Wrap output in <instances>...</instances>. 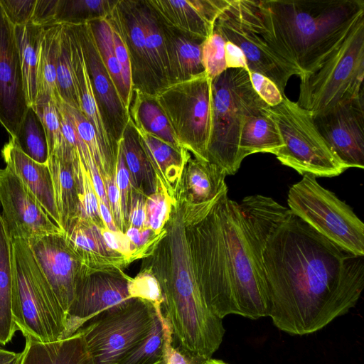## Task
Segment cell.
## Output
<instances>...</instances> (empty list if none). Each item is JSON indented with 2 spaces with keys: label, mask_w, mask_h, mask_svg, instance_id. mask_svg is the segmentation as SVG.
Instances as JSON below:
<instances>
[{
  "label": "cell",
  "mask_w": 364,
  "mask_h": 364,
  "mask_svg": "<svg viewBox=\"0 0 364 364\" xmlns=\"http://www.w3.org/2000/svg\"><path fill=\"white\" fill-rule=\"evenodd\" d=\"M176 197L183 203L196 276L208 307L221 319L269 316L263 252L289 209L259 194L237 203L228 197L227 186L203 203Z\"/></svg>",
  "instance_id": "cell-1"
},
{
  "label": "cell",
  "mask_w": 364,
  "mask_h": 364,
  "mask_svg": "<svg viewBox=\"0 0 364 364\" xmlns=\"http://www.w3.org/2000/svg\"><path fill=\"white\" fill-rule=\"evenodd\" d=\"M363 257L341 248L289 211L263 252L274 325L304 336L348 313L364 288Z\"/></svg>",
  "instance_id": "cell-2"
},
{
  "label": "cell",
  "mask_w": 364,
  "mask_h": 364,
  "mask_svg": "<svg viewBox=\"0 0 364 364\" xmlns=\"http://www.w3.org/2000/svg\"><path fill=\"white\" fill-rule=\"evenodd\" d=\"M162 237L141 268L156 278L164 298L163 316L172 346L199 360L212 358L225 335L223 319L205 304L197 282L181 198H176Z\"/></svg>",
  "instance_id": "cell-3"
},
{
  "label": "cell",
  "mask_w": 364,
  "mask_h": 364,
  "mask_svg": "<svg viewBox=\"0 0 364 364\" xmlns=\"http://www.w3.org/2000/svg\"><path fill=\"white\" fill-rule=\"evenodd\" d=\"M259 2L278 43L301 71L300 77L316 71L364 18L363 0Z\"/></svg>",
  "instance_id": "cell-4"
},
{
  "label": "cell",
  "mask_w": 364,
  "mask_h": 364,
  "mask_svg": "<svg viewBox=\"0 0 364 364\" xmlns=\"http://www.w3.org/2000/svg\"><path fill=\"white\" fill-rule=\"evenodd\" d=\"M12 314L23 336L40 342L63 338L66 314L27 240L10 237Z\"/></svg>",
  "instance_id": "cell-5"
},
{
  "label": "cell",
  "mask_w": 364,
  "mask_h": 364,
  "mask_svg": "<svg viewBox=\"0 0 364 364\" xmlns=\"http://www.w3.org/2000/svg\"><path fill=\"white\" fill-rule=\"evenodd\" d=\"M214 29L243 52L247 70L260 73L273 81L285 95L293 76L301 71L278 43L267 21L259 1L229 0L218 16Z\"/></svg>",
  "instance_id": "cell-6"
},
{
  "label": "cell",
  "mask_w": 364,
  "mask_h": 364,
  "mask_svg": "<svg viewBox=\"0 0 364 364\" xmlns=\"http://www.w3.org/2000/svg\"><path fill=\"white\" fill-rule=\"evenodd\" d=\"M211 89L207 159L223 168L227 176L234 175L242 163L239 142L242 125L250 114L268 105L254 90L246 69H227L212 79Z\"/></svg>",
  "instance_id": "cell-7"
},
{
  "label": "cell",
  "mask_w": 364,
  "mask_h": 364,
  "mask_svg": "<svg viewBox=\"0 0 364 364\" xmlns=\"http://www.w3.org/2000/svg\"><path fill=\"white\" fill-rule=\"evenodd\" d=\"M299 78L296 103L313 116L364 95V18L316 71Z\"/></svg>",
  "instance_id": "cell-8"
},
{
  "label": "cell",
  "mask_w": 364,
  "mask_h": 364,
  "mask_svg": "<svg viewBox=\"0 0 364 364\" xmlns=\"http://www.w3.org/2000/svg\"><path fill=\"white\" fill-rule=\"evenodd\" d=\"M265 110L282 137L284 146L275 155L282 164L315 177H334L346 170L317 130L309 111L286 95Z\"/></svg>",
  "instance_id": "cell-9"
},
{
  "label": "cell",
  "mask_w": 364,
  "mask_h": 364,
  "mask_svg": "<svg viewBox=\"0 0 364 364\" xmlns=\"http://www.w3.org/2000/svg\"><path fill=\"white\" fill-rule=\"evenodd\" d=\"M289 210L328 240L356 256H364V224L351 208L304 175L288 192Z\"/></svg>",
  "instance_id": "cell-10"
},
{
  "label": "cell",
  "mask_w": 364,
  "mask_h": 364,
  "mask_svg": "<svg viewBox=\"0 0 364 364\" xmlns=\"http://www.w3.org/2000/svg\"><path fill=\"white\" fill-rule=\"evenodd\" d=\"M157 307L146 300L131 298L87 322L78 331L95 364H116L142 341L154 325Z\"/></svg>",
  "instance_id": "cell-11"
},
{
  "label": "cell",
  "mask_w": 364,
  "mask_h": 364,
  "mask_svg": "<svg viewBox=\"0 0 364 364\" xmlns=\"http://www.w3.org/2000/svg\"><path fill=\"white\" fill-rule=\"evenodd\" d=\"M211 82L205 72L170 85L156 95L180 146L205 161L210 133Z\"/></svg>",
  "instance_id": "cell-12"
},
{
  "label": "cell",
  "mask_w": 364,
  "mask_h": 364,
  "mask_svg": "<svg viewBox=\"0 0 364 364\" xmlns=\"http://www.w3.org/2000/svg\"><path fill=\"white\" fill-rule=\"evenodd\" d=\"M313 120L346 169L364 168V95L314 115Z\"/></svg>",
  "instance_id": "cell-13"
},
{
  "label": "cell",
  "mask_w": 364,
  "mask_h": 364,
  "mask_svg": "<svg viewBox=\"0 0 364 364\" xmlns=\"http://www.w3.org/2000/svg\"><path fill=\"white\" fill-rule=\"evenodd\" d=\"M0 207L10 237L28 241L49 234L64 233L6 166L0 169Z\"/></svg>",
  "instance_id": "cell-14"
},
{
  "label": "cell",
  "mask_w": 364,
  "mask_h": 364,
  "mask_svg": "<svg viewBox=\"0 0 364 364\" xmlns=\"http://www.w3.org/2000/svg\"><path fill=\"white\" fill-rule=\"evenodd\" d=\"M28 242L58 301L67 314L80 282L90 272L71 249L64 233L32 238Z\"/></svg>",
  "instance_id": "cell-15"
},
{
  "label": "cell",
  "mask_w": 364,
  "mask_h": 364,
  "mask_svg": "<svg viewBox=\"0 0 364 364\" xmlns=\"http://www.w3.org/2000/svg\"><path fill=\"white\" fill-rule=\"evenodd\" d=\"M131 279L123 270L86 274L67 312L63 338L75 333L103 311L131 299L128 290Z\"/></svg>",
  "instance_id": "cell-16"
},
{
  "label": "cell",
  "mask_w": 364,
  "mask_h": 364,
  "mask_svg": "<svg viewBox=\"0 0 364 364\" xmlns=\"http://www.w3.org/2000/svg\"><path fill=\"white\" fill-rule=\"evenodd\" d=\"M28 109L14 26L0 5V124L14 139Z\"/></svg>",
  "instance_id": "cell-17"
},
{
  "label": "cell",
  "mask_w": 364,
  "mask_h": 364,
  "mask_svg": "<svg viewBox=\"0 0 364 364\" xmlns=\"http://www.w3.org/2000/svg\"><path fill=\"white\" fill-rule=\"evenodd\" d=\"M70 26L82 47L105 129L112 140L119 144L129 122L128 111L102 60L89 23Z\"/></svg>",
  "instance_id": "cell-18"
},
{
  "label": "cell",
  "mask_w": 364,
  "mask_h": 364,
  "mask_svg": "<svg viewBox=\"0 0 364 364\" xmlns=\"http://www.w3.org/2000/svg\"><path fill=\"white\" fill-rule=\"evenodd\" d=\"M107 18L119 33L127 49L131 65L132 89L156 95L160 89L150 62L141 0H117Z\"/></svg>",
  "instance_id": "cell-19"
},
{
  "label": "cell",
  "mask_w": 364,
  "mask_h": 364,
  "mask_svg": "<svg viewBox=\"0 0 364 364\" xmlns=\"http://www.w3.org/2000/svg\"><path fill=\"white\" fill-rule=\"evenodd\" d=\"M166 26L205 41L229 0H148Z\"/></svg>",
  "instance_id": "cell-20"
},
{
  "label": "cell",
  "mask_w": 364,
  "mask_h": 364,
  "mask_svg": "<svg viewBox=\"0 0 364 364\" xmlns=\"http://www.w3.org/2000/svg\"><path fill=\"white\" fill-rule=\"evenodd\" d=\"M64 25L70 38L73 75L80 111L95 128L109 171L115 175L119 144L109 137L102 120L80 43L71 26Z\"/></svg>",
  "instance_id": "cell-21"
},
{
  "label": "cell",
  "mask_w": 364,
  "mask_h": 364,
  "mask_svg": "<svg viewBox=\"0 0 364 364\" xmlns=\"http://www.w3.org/2000/svg\"><path fill=\"white\" fill-rule=\"evenodd\" d=\"M71 249L92 273L123 270L130 263L105 243L100 228L79 217L64 232Z\"/></svg>",
  "instance_id": "cell-22"
},
{
  "label": "cell",
  "mask_w": 364,
  "mask_h": 364,
  "mask_svg": "<svg viewBox=\"0 0 364 364\" xmlns=\"http://www.w3.org/2000/svg\"><path fill=\"white\" fill-rule=\"evenodd\" d=\"M1 156L6 164V166L19 178L36 197L50 218L60 227L48 164L38 163L26 156L11 138L4 145Z\"/></svg>",
  "instance_id": "cell-23"
},
{
  "label": "cell",
  "mask_w": 364,
  "mask_h": 364,
  "mask_svg": "<svg viewBox=\"0 0 364 364\" xmlns=\"http://www.w3.org/2000/svg\"><path fill=\"white\" fill-rule=\"evenodd\" d=\"M161 22L168 58L169 85L205 73L201 56L204 41L169 27L161 20Z\"/></svg>",
  "instance_id": "cell-24"
},
{
  "label": "cell",
  "mask_w": 364,
  "mask_h": 364,
  "mask_svg": "<svg viewBox=\"0 0 364 364\" xmlns=\"http://www.w3.org/2000/svg\"><path fill=\"white\" fill-rule=\"evenodd\" d=\"M226 176L220 166L191 154L183 167L176 196L193 204L209 202L227 186Z\"/></svg>",
  "instance_id": "cell-25"
},
{
  "label": "cell",
  "mask_w": 364,
  "mask_h": 364,
  "mask_svg": "<svg viewBox=\"0 0 364 364\" xmlns=\"http://www.w3.org/2000/svg\"><path fill=\"white\" fill-rule=\"evenodd\" d=\"M21 364H95L78 331L55 341L40 342L26 336Z\"/></svg>",
  "instance_id": "cell-26"
},
{
  "label": "cell",
  "mask_w": 364,
  "mask_h": 364,
  "mask_svg": "<svg viewBox=\"0 0 364 364\" xmlns=\"http://www.w3.org/2000/svg\"><path fill=\"white\" fill-rule=\"evenodd\" d=\"M74 162L54 155H49L48 159L60 224L64 232L80 216V189Z\"/></svg>",
  "instance_id": "cell-27"
},
{
  "label": "cell",
  "mask_w": 364,
  "mask_h": 364,
  "mask_svg": "<svg viewBox=\"0 0 364 364\" xmlns=\"http://www.w3.org/2000/svg\"><path fill=\"white\" fill-rule=\"evenodd\" d=\"M139 141L156 173L170 196L176 198L183 167L191 153L185 149H176L158 137L136 129Z\"/></svg>",
  "instance_id": "cell-28"
},
{
  "label": "cell",
  "mask_w": 364,
  "mask_h": 364,
  "mask_svg": "<svg viewBox=\"0 0 364 364\" xmlns=\"http://www.w3.org/2000/svg\"><path fill=\"white\" fill-rule=\"evenodd\" d=\"M127 111L129 119L136 129L152 134L176 149H183L156 95L132 89Z\"/></svg>",
  "instance_id": "cell-29"
},
{
  "label": "cell",
  "mask_w": 364,
  "mask_h": 364,
  "mask_svg": "<svg viewBox=\"0 0 364 364\" xmlns=\"http://www.w3.org/2000/svg\"><path fill=\"white\" fill-rule=\"evenodd\" d=\"M266 107L250 114L242 125L239 142L242 161L255 153L276 155L284 146L278 128L267 113Z\"/></svg>",
  "instance_id": "cell-30"
},
{
  "label": "cell",
  "mask_w": 364,
  "mask_h": 364,
  "mask_svg": "<svg viewBox=\"0 0 364 364\" xmlns=\"http://www.w3.org/2000/svg\"><path fill=\"white\" fill-rule=\"evenodd\" d=\"M119 144L134 189L148 196L156 188V176L132 122L124 130Z\"/></svg>",
  "instance_id": "cell-31"
},
{
  "label": "cell",
  "mask_w": 364,
  "mask_h": 364,
  "mask_svg": "<svg viewBox=\"0 0 364 364\" xmlns=\"http://www.w3.org/2000/svg\"><path fill=\"white\" fill-rule=\"evenodd\" d=\"M43 29L44 26L32 22L14 26L28 107L35 104L38 94V66Z\"/></svg>",
  "instance_id": "cell-32"
},
{
  "label": "cell",
  "mask_w": 364,
  "mask_h": 364,
  "mask_svg": "<svg viewBox=\"0 0 364 364\" xmlns=\"http://www.w3.org/2000/svg\"><path fill=\"white\" fill-rule=\"evenodd\" d=\"M18 329L12 314L11 240L0 215V345L11 342Z\"/></svg>",
  "instance_id": "cell-33"
},
{
  "label": "cell",
  "mask_w": 364,
  "mask_h": 364,
  "mask_svg": "<svg viewBox=\"0 0 364 364\" xmlns=\"http://www.w3.org/2000/svg\"><path fill=\"white\" fill-rule=\"evenodd\" d=\"M171 345L169 326L161 307L158 306L155 323L149 334L116 364H166Z\"/></svg>",
  "instance_id": "cell-34"
},
{
  "label": "cell",
  "mask_w": 364,
  "mask_h": 364,
  "mask_svg": "<svg viewBox=\"0 0 364 364\" xmlns=\"http://www.w3.org/2000/svg\"><path fill=\"white\" fill-rule=\"evenodd\" d=\"M60 26L61 24L44 26L38 66L37 97L43 96L60 100L56 88V60Z\"/></svg>",
  "instance_id": "cell-35"
},
{
  "label": "cell",
  "mask_w": 364,
  "mask_h": 364,
  "mask_svg": "<svg viewBox=\"0 0 364 364\" xmlns=\"http://www.w3.org/2000/svg\"><path fill=\"white\" fill-rule=\"evenodd\" d=\"M117 0H56L54 24L82 25L107 18Z\"/></svg>",
  "instance_id": "cell-36"
},
{
  "label": "cell",
  "mask_w": 364,
  "mask_h": 364,
  "mask_svg": "<svg viewBox=\"0 0 364 364\" xmlns=\"http://www.w3.org/2000/svg\"><path fill=\"white\" fill-rule=\"evenodd\" d=\"M31 107L43 124L48 141V156L75 160L77 155L68 144L63 136L55 101L48 97H38Z\"/></svg>",
  "instance_id": "cell-37"
},
{
  "label": "cell",
  "mask_w": 364,
  "mask_h": 364,
  "mask_svg": "<svg viewBox=\"0 0 364 364\" xmlns=\"http://www.w3.org/2000/svg\"><path fill=\"white\" fill-rule=\"evenodd\" d=\"M102 60L108 71L126 109H128L131 94L127 91L117 59L113 41L112 28L107 18L89 22Z\"/></svg>",
  "instance_id": "cell-38"
},
{
  "label": "cell",
  "mask_w": 364,
  "mask_h": 364,
  "mask_svg": "<svg viewBox=\"0 0 364 364\" xmlns=\"http://www.w3.org/2000/svg\"><path fill=\"white\" fill-rule=\"evenodd\" d=\"M56 88L63 103L80 110L73 75L70 38L64 24H61L58 40Z\"/></svg>",
  "instance_id": "cell-39"
},
{
  "label": "cell",
  "mask_w": 364,
  "mask_h": 364,
  "mask_svg": "<svg viewBox=\"0 0 364 364\" xmlns=\"http://www.w3.org/2000/svg\"><path fill=\"white\" fill-rule=\"evenodd\" d=\"M11 139L26 156L38 163L48 164V146L46 132L32 107H28L16 137Z\"/></svg>",
  "instance_id": "cell-40"
},
{
  "label": "cell",
  "mask_w": 364,
  "mask_h": 364,
  "mask_svg": "<svg viewBox=\"0 0 364 364\" xmlns=\"http://www.w3.org/2000/svg\"><path fill=\"white\" fill-rule=\"evenodd\" d=\"M63 108L73 124L75 130L87 146L98 171L102 178L114 176L107 166L102 153L96 132L92 124L88 121L82 112L63 103Z\"/></svg>",
  "instance_id": "cell-41"
},
{
  "label": "cell",
  "mask_w": 364,
  "mask_h": 364,
  "mask_svg": "<svg viewBox=\"0 0 364 364\" xmlns=\"http://www.w3.org/2000/svg\"><path fill=\"white\" fill-rule=\"evenodd\" d=\"M156 176V191L146 200V228H151L156 235H159L168 220L176 198L170 196L161 178Z\"/></svg>",
  "instance_id": "cell-42"
},
{
  "label": "cell",
  "mask_w": 364,
  "mask_h": 364,
  "mask_svg": "<svg viewBox=\"0 0 364 364\" xmlns=\"http://www.w3.org/2000/svg\"><path fill=\"white\" fill-rule=\"evenodd\" d=\"M80 189V216L93 223L100 229L106 228L102 220L98 198L95 193L90 174L81 159L75 164Z\"/></svg>",
  "instance_id": "cell-43"
},
{
  "label": "cell",
  "mask_w": 364,
  "mask_h": 364,
  "mask_svg": "<svg viewBox=\"0 0 364 364\" xmlns=\"http://www.w3.org/2000/svg\"><path fill=\"white\" fill-rule=\"evenodd\" d=\"M226 41L215 29L202 46V63L205 72L213 79L227 70L225 58Z\"/></svg>",
  "instance_id": "cell-44"
},
{
  "label": "cell",
  "mask_w": 364,
  "mask_h": 364,
  "mask_svg": "<svg viewBox=\"0 0 364 364\" xmlns=\"http://www.w3.org/2000/svg\"><path fill=\"white\" fill-rule=\"evenodd\" d=\"M131 298H139L149 301L155 306H161L164 298L158 280L146 269H140V272L132 277L128 287Z\"/></svg>",
  "instance_id": "cell-45"
},
{
  "label": "cell",
  "mask_w": 364,
  "mask_h": 364,
  "mask_svg": "<svg viewBox=\"0 0 364 364\" xmlns=\"http://www.w3.org/2000/svg\"><path fill=\"white\" fill-rule=\"evenodd\" d=\"M117 188L120 194V203L125 232L129 228V213L133 186L130 174L125 164L122 148L119 142L118 156L115 171Z\"/></svg>",
  "instance_id": "cell-46"
},
{
  "label": "cell",
  "mask_w": 364,
  "mask_h": 364,
  "mask_svg": "<svg viewBox=\"0 0 364 364\" xmlns=\"http://www.w3.org/2000/svg\"><path fill=\"white\" fill-rule=\"evenodd\" d=\"M36 0H0V5L14 26L31 22Z\"/></svg>",
  "instance_id": "cell-47"
},
{
  "label": "cell",
  "mask_w": 364,
  "mask_h": 364,
  "mask_svg": "<svg viewBox=\"0 0 364 364\" xmlns=\"http://www.w3.org/2000/svg\"><path fill=\"white\" fill-rule=\"evenodd\" d=\"M248 73L254 90L268 106H276L282 102L284 95L273 81L256 72Z\"/></svg>",
  "instance_id": "cell-48"
},
{
  "label": "cell",
  "mask_w": 364,
  "mask_h": 364,
  "mask_svg": "<svg viewBox=\"0 0 364 364\" xmlns=\"http://www.w3.org/2000/svg\"><path fill=\"white\" fill-rule=\"evenodd\" d=\"M100 230L105 243L112 250L124 257L130 264L138 260L136 250L125 233L119 230L110 231L106 228Z\"/></svg>",
  "instance_id": "cell-49"
},
{
  "label": "cell",
  "mask_w": 364,
  "mask_h": 364,
  "mask_svg": "<svg viewBox=\"0 0 364 364\" xmlns=\"http://www.w3.org/2000/svg\"><path fill=\"white\" fill-rule=\"evenodd\" d=\"M112 26V25H111ZM112 41L115 55L119 64L124 85L127 91L132 93V74L130 60L125 43L119 33L112 26Z\"/></svg>",
  "instance_id": "cell-50"
},
{
  "label": "cell",
  "mask_w": 364,
  "mask_h": 364,
  "mask_svg": "<svg viewBox=\"0 0 364 364\" xmlns=\"http://www.w3.org/2000/svg\"><path fill=\"white\" fill-rule=\"evenodd\" d=\"M109 210L117 229L125 233L120 203V194L116 183L115 176L103 179Z\"/></svg>",
  "instance_id": "cell-51"
},
{
  "label": "cell",
  "mask_w": 364,
  "mask_h": 364,
  "mask_svg": "<svg viewBox=\"0 0 364 364\" xmlns=\"http://www.w3.org/2000/svg\"><path fill=\"white\" fill-rule=\"evenodd\" d=\"M146 196L133 188L129 213V227L146 228Z\"/></svg>",
  "instance_id": "cell-52"
},
{
  "label": "cell",
  "mask_w": 364,
  "mask_h": 364,
  "mask_svg": "<svg viewBox=\"0 0 364 364\" xmlns=\"http://www.w3.org/2000/svg\"><path fill=\"white\" fill-rule=\"evenodd\" d=\"M225 58L227 69H248L247 60L243 52L238 46L230 41H226L225 45Z\"/></svg>",
  "instance_id": "cell-53"
},
{
  "label": "cell",
  "mask_w": 364,
  "mask_h": 364,
  "mask_svg": "<svg viewBox=\"0 0 364 364\" xmlns=\"http://www.w3.org/2000/svg\"><path fill=\"white\" fill-rule=\"evenodd\" d=\"M205 362L187 356L171 345L168 350L166 364H203Z\"/></svg>",
  "instance_id": "cell-54"
},
{
  "label": "cell",
  "mask_w": 364,
  "mask_h": 364,
  "mask_svg": "<svg viewBox=\"0 0 364 364\" xmlns=\"http://www.w3.org/2000/svg\"><path fill=\"white\" fill-rule=\"evenodd\" d=\"M98 205L100 215L106 229L113 232L119 230L114 224L112 214L108 207L99 199Z\"/></svg>",
  "instance_id": "cell-55"
},
{
  "label": "cell",
  "mask_w": 364,
  "mask_h": 364,
  "mask_svg": "<svg viewBox=\"0 0 364 364\" xmlns=\"http://www.w3.org/2000/svg\"><path fill=\"white\" fill-rule=\"evenodd\" d=\"M22 360V352L14 353L7 351L3 356L0 357V364H21Z\"/></svg>",
  "instance_id": "cell-56"
},
{
  "label": "cell",
  "mask_w": 364,
  "mask_h": 364,
  "mask_svg": "<svg viewBox=\"0 0 364 364\" xmlns=\"http://www.w3.org/2000/svg\"><path fill=\"white\" fill-rule=\"evenodd\" d=\"M203 364H228L223 360L213 359L212 358L207 360Z\"/></svg>",
  "instance_id": "cell-57"
},
{
  "label": "cell",
  "mask_w": 364,
  "mask_h": 364,
  "mask_svg": "<svg viewBox=\"0 0 364 364\" xmlns=\"http://www.w3.org/2000/svg\"><path fill=\"white\" fill-rule=\"evenodd\" d=\"M8 350L0 348V357L3 356L7 353Z\"/></svg>",
  "instance_id": "cell-58"
},
{
  "label": "cell",
  "mask_w": 364,
  "mask_h": 364,
  "mask_svg": "<svg viewBox=\"0 0 364 364\" xmlns=\"http://www.w3.org/2000/svg\"><path fill=\"white\" fill-rule=\"evenodd\" d=\"M0 215H1V211H0Z\"/></svg>",
  "instance_id": "cell-59"
}]
</instances>
